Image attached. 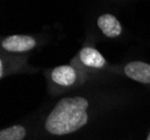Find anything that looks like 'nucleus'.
I'll list each match as a JSON object with an SVG mask.
<instances>
[{
	"instance_id": "obj_1",
	"label": "nucleus",
	"mask_w": 150,
	"mask_h": 140,
	"mask_svg": "<svg viewBox=\"0 0 150 140\" xmlns=\"http://www.w3.org/2000/svg\"><path fill=\"white\" fill-rule=\"evenodd\" d=\"M88 102L83 96L63 98L48 115L45 128L55 136L73 134L88 123Z\"/></svg>"
},
{
	"instance_id": "obj_2",
	"label": "nucleus",
	"mask_w": 150,
	"mask_h": 140,
	"mask_svg": "<svg viewBox=\"0 0 150 140\" xmlns=\"http://www.w3.org/2000/svg\"><path fill=\"white\" fill-rule=\"evenodd\" d=\"M1 46L8 52L21 53L33 49L36 46V40L30 36L26 35H13L4 39Z\"/></svg>"
},
{
	"instance_id": "obj_3",
	"label": "nucleus",
	"mask_w": 150,
	"mask_h": 140,
	"mask_svg": "<svg viewBox=\"0 0 150 140\" xmlns=\"http://www.w3.org/2000/svg\"><path fill=\"white\" fill-rule=\"evenodd\" d=\"M125 73L127 74V76L137 82L150 84V64L140 61L130 62L125 65Z\"/></svg>"
},
{
	"instance_id": "obj_4",
	"label": "nucleus",
	"mask_w": 150,
	"mask_h": 140,
	"mask_svg": "<svg viewBox=\"0 0 150 140\" xmlns=\"http://www.w3.org/2000/svg\"><path fill=\"white\" fill-rule=\"evenodd\" d=\"M98 26L106 37H118L122 32V27L119 20L110 13L100 16L98 19Z\"/></svg>"
},
{
	"instance_id": "obj_5",
	"label": "nucleus",
	"mask_w": 150,
	"mask_h": 140,
	"mask_svg": "<svg viewBox=\"0 0 150 140\" xmlns=\"http://www.w3.org/2000/svg\"><path fill=\"white\" fill-rule=\"evenodd\" d=\"M50 76L52 80L58 85L69 86L74 84L76 81V72L69 65H62V66H57L52 71Z\"/></svg>"
},
{
	"instance_id": "obj_6",
	"label": "nucleus",
	"mask_w": 150,
	"mask_h": 140,
	"mask_svg": "<svg viewBox=\"0 0 150 140\" xmlns=\"http://www.w3.org/2000/svg\"><path fill=\"white\" fill-rule=\"evenodd\" d=\"M80 58L84 65L94 69H100L105 65V58L101 55L100 52L92 47H84L80 52Z\"/></svg>"
},
{
	"instance_id": "obj_7",
	"label": "nucleus",
	"mask_w": 150,
	"mask_h": 140,
	"mask_svg": "<svg viewBox=\"0 0 150 140\" xmlns=\"http://www.w3.org/2000/svg\"><path fill=\"white\" fill-rule=\"evenodd\" d=\"M27 131L23 126H13V127L2 129L0 131V140H23L26 137Z\"/></svg>"
},
{
	"instance_id": "obj_8",
	"label": "nucleus",
	"mask_w": 150,
	"mask_h": 140,
	"mask_svg": "<svg viewBox=\"0 0 150 140\" xmlns=\"http://www.w3.org/2000/svg\"><path fill=\"white\" fill-rule=\"evenodd\" d=\"M147 140H150V132H149V134H148V137H147Z\"/></svg>"
}]
</instances>
